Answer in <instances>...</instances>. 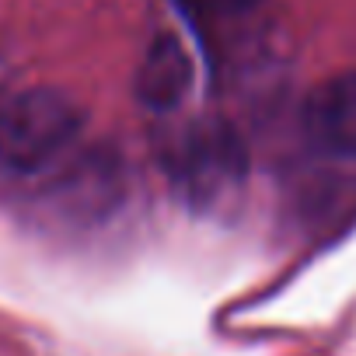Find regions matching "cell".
I'll list each match as a JSON object with an SVG mask.
<instances>
[{
  "instance_id": "obj_4",
  "label": "cell",
  "mask_w": 356,
  "mask_h": 356,
  "mask_svg": "<svg viewBox=\"0 0 356 356\" xmlns=\"http://www.w3.org/2000/svg\"><path fill=\"white\" fill-rule=\"evenodd\" d=\"M133 91H136L140 105H147L150 112H171L189 98L193 60H189V49L182 46V39L164 32L147 46V53L136 67Z\"/></svg>"
},
{
  "instance_id": "obj_3",
  "label": "cell",
  "mask_w": 356,
  "mask_h": 356,
  "mask_svg": "<svg viewBox=\"0 0 356 356\" xmlns=\"http://www.w3.org/2000/svg\"><path fill=\"white\" fill-rule=\"evenodd\" d=\"M307 140L342 161H356V70H342L311 88L300 108Z\"/></svg>"
},
{
  "instance_id": "obj_1",
  "label": "cell",
  "mask_w": 356,
  "mask_h": 356,
  "mask_svg": "<svg viewBox=\"0 0 356 356\" xmlns=\"http://www.w3.org/2000/svg\"><path fill=\"white\" fill-rule=\"evenodd\" d=\"M84 129V108L60 88H25L0 98V168L32 175L49 168Z\"/></svg>"
},
{
  "instance_id": "obj_5",
  "label": "cell",
  "mask_w": 356,
  "mask_h": 356,
  "mask_svg": "<svg viewBox=\"0 0 356 356\" xmlns=\"http://www.w3.org/2000/svg\"><path fill=\"white\" fill-rule=\"evenodd\" d=\"M193 18H213V15H241L255 8L259 0H178Z\"/></svg>"
},
{
  "instance_id": "obj_2",
  "label": "cell",
  "mask_w": 356,
  "mask_h": 356,
  "mask_svg": "<svg viewBox=\"0 0 356 356\" xmlns=\"http://www.w3.org/2000/svg\"><path fill=\"white\" fill-rule=\"evenodd\" d=\"M171 175L196 207H210L241 186L248 171L245 147L238 133L224 122H196L186 129L171 154Z\"/></svg>"
}]
</instances>
